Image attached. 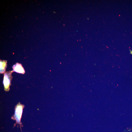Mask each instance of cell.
I'll list each match as a JSON object with an SVG mask.
<instances>
[{
  "label": "cell",
  "mask_w": 132,
  "mask_h": 132,
  "mask_svg": "<svg viewBox=\"0 0 132 132\" xmlns=\"http://www.w3.org/2000/svg\"><path fill=\"white\" fill-rule=\"evenodd\" d=\"M11 72H7L4 75L3 83L5 90L6 91H8L9 90V86L11 85Z\"/></svg>",
  "instance_id": "2"
},
{
  "label": "cell",
  "mask_w": 132,
  "mask_h": 132,
  "mask_svg": "<svg viewBox=\"0 0 132 132\" xmlns=\"http://www.w3.org/2000/svg\"><path fill=\"white\" fill-rule=\"evenodd\" d=\"M7 62L3 61H0V72L2 73H4L5 71L6 66Z\"/></svg>",
  "instance_id": "4"
},
{
  "label": "cell",
  "mask_w": 132,
  "mask_h": 132,
  "mask_svg": "<svg viewBox=\"0 0 132 132\" xmlns=\"http://www.w3.org/2000/svg\"><path fill=\"white\" fill-rule=\"evenodd\" d=\"M24 107V105L21 104L20 103H18L16 106L15 113L12 117L13 119L16 120V123L21 125V120L22 112L23 109Z\"/></svg>",
  "instance_id": "1"
},
{
  "label": "cell",
  "mask_w": 132,
  "mask_h": 132,
  "mask_svg": "<svg viewBox=\"0 0 132 132\" xmlns=\"http://www.w3.org/2000/svg\"><path fill=\"white\" fill-rule=\"evenodd\" d=\"M13 68L14 71L17 73L23 74L25 73V71L20 64L17 63L13 66Z\"/></svg>",
  "instance_id": "3"
}]
</instances>
